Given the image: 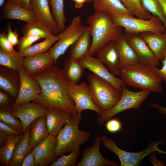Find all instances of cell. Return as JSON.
Wrapping results in <instances>:
<instances>
[{"label":"cell","mask_w":166,"mask_h":166,"mask_svg":"<svg viewBox=\"0 0 166 166\" xmlns=\"http://www.w3.org/2000/svg\"><path fill=\"white\" fill-rule=\"evenodd\" d=\"M31 76L39 83L42 90L35 102L48 109H61L72 115L81 116L77 111L74 101L68 95L69 81L63 69L54 65Z\"/></svg>","instance_id":"6da1fadb"},{"label":"cell","mask_w":166,"mask_h":166,"mask_svg":"<svg viewBox=\"0 0 166 166\" xmlns=\"http://www.w3.org/2000/svg\"><path fill=\"white\" fill-rule=\"evenodd\" d=\"M86 22L90 27L91 45L88 54L93 56L97 51L108 43L116 42L123 34V27L115 23L108 15L94 11L87 17Z\"/></svg>","instance_id":"7a4b0ae2"},{"label":"cell","mask_w":166,"mask_h":166,"mask_svg":"<svg viewBox=\"0 0 166 166\" xmlns=\"http://www.w3.org/2000/svg\"><path fill=\"white\" fill-rule=\"evenodd\" d=\"M120 76L126 86L161 93L163 92V80L155 73L152 67L140 63L121 68Z\"/></svg>","instance_id":"3957f363"},{"label":"cell","mask_w":166,"mask_h":166,"mask_svg":"<svg viewBox=\"0 0 166 166\" xmlns=\"http://www.w3.org/2000/svg\"><path fill=\"white\" fill-rule=\"evenodd\" d=\"M81 119V116L72 115L59 132L55 149L57 156L79 149L89 139L90 132L78 128Z\"/></svg>","instance_id":"277c9868"},{"label":"cell","mask_w":166,"mask_h":166,"mask_svg":"<svg viewBox=\"0 0 166 166\" xmlns=\"http://www.w3.org/2000/svg\"><path fill=\"white\" fill-rule=\"evenodd\" d=\"M87 79L91 99L103 112L111 109L120 100L122 93L109 82L93 73L88 74Z\"/></svg>","instance_id":"5b68a950"},{"label":"cell","mask_w":166,"mask_h":166,"mask_svg":"<svg viewBox=\"0 0 166 166\" xmlns=\"http://www.w3.org/2000/svg\"><path fill=\"white\" fill-rule=\"evenodd\" d=\"M111 18L115 23L124 29V33L138 34L146 32H165L162 22L156 16L152 15L148 20L120 14L114 15Z\"/></svg>","instance_id":"8992f818"},{"label":"cell","mask_w":166,"mask_h":166,"mask_svg":"<svg viewBox=\"0 0 166 166\" xmlns=\"http://www.w3.org/2000/svg\"><path fill=\"white\" fill-rule=\"evenodd\" d=\"M150 93L149 91L144 90L139 92L132 91L127 89L126 86L124 85L119 101L113 107L103 112L97 118V123L101 125L114 116L124 110L131 109H139L142 103Z\"/></svg>","instance_id":"52a82bcc"},{"label":"cell","mask_w":166,"mask_h":166,"mask_svg":"<svg viewBox=\"0 0 166 166\" xmlns=\"http://www.w3.org/2000/svg\"><path fill=\"white\" fill-rule=\"evenodd\" d=\"M100 137L105 147L117 156L120 160L121 166H137L146 156L155 151L160 153L166 154V152L162 151L157 148L159 144L163 143L162 140L151 143L145 149L140 152H134L121 149L117 146L114 140L106 136H100Z\"/></svg>","instance_id":"ba28073f"},{"label":"cell","mask_w":166,"mask_h":166,"mask_svg":"<svg viewBox=\"0 0 166 166\" xmlns=\"http://www.w3.org/2000/svg\"><path fill=\"white\" fill-rule=\"evenodd\" d=\"M86 27L82 24L81 16L78 15L74 17L70 25L63 32L59 33L57 35L59 40L48 51L55 62L83 34Z\"/></svg>","instance_id":"9c48e42d"},{"label":"cell","mask_w":166,"mask_h":166,"mask_svg":"<svg viewBox=\"0 0 166 166\" xmlns=\"http://www.w3.org/2000/svg\"><path fill=\"white\" fill-rule=\"evenodd\" d=\"M20 85L18 95L13 108L31 101H35L42 90L39 83L27 72L23 66L18 71Z\"/></svg>","instance_id":"30bf717a"},{"label":"cell","mask_w":166,"mask_h":166,"mask_svg":"<svg viewBox=\"0 0 166 166\" xmlns=\"http://www.w3.org/2000/svg\"><path fill=\"white\" fill-rule=\"evenodd\" d=\"M67 93L69 97L74 101L79 115H81L82 111L86 109L93 111L99 116L102 114L103 112L93 101L87 83L83 82L77 84L69 82Z\"/></svg>","instance_id":"8fae6325"},{"label":"cell","mask_w":166,"mask_h":166,"mask_svg":"<svg viewBox=\"0 0 166 166\" xmlns=\"http://www.w3.org/2000/svg\"><path fill=\"white\" fill-rule=\"evenodd\" d=\"M85 69H87L100 78L110 83L117 91L122 93L123 80L112 74L97 58L87 55L79 59Z\"/></svg>","instance_id":"7c38bea8"},{"label":"cell","mask_w":166,"mask_h":166,"mask_svg":"<svg viewBox=\"0 0 166 166\" xmlns=\"http://www.w3.org/2000/svg\"><path fill=\"white\" fill-rule=\"evenodd\" d=\"M48 109L35 101L28 102L13 108L10 111L20 120L24 134L28 127L38 117L45 116Z\"/></svg>","instance_id":"4fadbf2b"},{"label":"cell","mask_w":166,"mask_h":166,"mask_svg":"<svg viewBox=\"0 0 166 166\" xmlns=\"http://www.w3.org/2000/svg\"><path fill=\"white\" fill-rule=\"evenodd\" d=\"M125 38L141 63L152 67L159 65L160 60L139 34L124 33Z\"/></svg>","instance_id":"5bb4252c"},{"label":"cell","mask_w":166,"mask_h":166,"mask_svg":"<svg viewBox=\"0 0 166 166\" xmlns=\"http://www.w3.org/2000/svg\"><path fill=\"white\" fill-rule=\"evenodd\" d=\"M57 144L56 137L49 134L32 149L38 166L49 165L57 159L55 153Z\"/></svg>","instance_id":"9a60e30c"},{"label":"cell","mask_w":166,"mask_h":166,"mask_svg":"<svg viewBox=\"0 0 166 166\" xmlns=\"http://www.w3.org/2000/svg\"><path fill=\"white\" fill-rule=\"evenodd\" d=\"M102 142L100 136H97L93 145L85 148L81 160L76 166H118L119 164L111 160L106 159L100 152Z\"/></svg>","instance_id":"2e32d148"},{"label":"cell","mask_w":166,"mask_h":166,"mask_svg":"<svg viewBox=\"0 0 166 166\" xmlns=\"http://www.w3.org/2000/svg\"><path fill=\"white\" fill-rule=\"evenodd\" d=\"M97 58L107 66L110 72L119 76L121 66L116 42L111 41L96 52Z\"/></svg>","instance_id":"e0dca14e"},{"label":"cell","mask_w":166,"mask_h":166,"mask_svg":"<svg viewBox=\"0 0 166 166\" xmlns=\"http://www.w3.org/2000/svg\"><path fill=\"white\" fill-rule=\"evenodd\" d=\"M31 10L39 22L43 24L55 35L59 33L49 6L48 0H31Z\"/></svg>","instance_id":"ac0fdd59"},{"label":"cell","mask_w":166,"mask_h":166,"mask_svg":"<svg viewBox=\"0 0 166 166\" xmlns=\"http://www.w3.org/2000/svg\"><path fill=\"white\" fill-rule=\"evenodd\" d=\"M54 62L48 51L33 56L25 57L23 66L28 73L33 76L49 69Z\"/></svg>","instance_id":"d6986e66"},{"label":"cell","mask_w":166,"mask_h":166,"mask_svg":"<svg viewBox=\"0 0 166 166\" xmlns=\"http://www.w3.org/2000/svg\"><path fill=\"white\" fill-rule=\"evenodd\" d=\"M45 115L49 134L56 137L72 115L61 109H49L47 110Z\"/></svg>","instance_id":"ffe728a7"},{"label":"cell","mask_w":166,"mask_h":166,"mask_svg":"<svg viewBox=\"0 0 166 166\" xmlns=\"http://www.w3.org/2000/svg\"><path fill=\"white\" fill-rule=\"evenodd\" d=\"M2 6L5 19H17L26 23L39 21L31 10L22 7L12 0H7Z\"/></svg>","instance_id":"44dd1931"},{"label":"cell","mask_w":166,"mask_h":166,"mask_svg":"<svg viewBox=\"0 0 166 166\" xmlns=\"http://www.w3.org/2000/svg\"><path fill=\"white\" fill-rule=\"evenodd\" d=\"M156 57L161 61L166 54V33L146 32L139 34Z\"/></svg>","instance_id":"7402d4cb"},{"label":"cell","mask_w":166,"mask_h":166,"mask_svg":"<svg viewBox=\"0 0 166 166\" xmlns=\"http://www.w3.org/2000/svg\"><path fill=\"white\" fill-rule=\"evenodd\" d=\"M95 11L111 17L117 14L134 17V14L128 10L119 0H92Z\"/></svg>","instance_id":"603a6c76"},{"label":"cell","mask_w":166,"mask_h":166,"mask_svg":"<svg viewBox=\"0 0 166 166\" xmlns=\"http://www.w3.org/2000/svg\"><path fill=\"white\" fill-rule=\"evenodd\" d=\"M90 27H86L83 34L71 45L69 58L79 59L88 54L92 44Z\"/></svg>","instance_id":"cb8c5ba5"},{"label":"cell","mask_w":166,"mask_h":166,"mask_svg":"<svg viewBox=\"0 0 166 166\" xmlns=\"http://www.w3.org/2000/svg\"><path fill=\"white\" fill-rule=\"evenodd\" d=\"M45 115L40 117L31 124L28 153L49 135Z\"/></svg>","instance_id":"d4e9b609"},{"label":"cell","mask_w":166,"mask_h":166,"mask_svg":"<svg viewBox=\"0 0 166 166\" xmlns=\"http://www.w3.org/2000/svg\"><path fill=\"white\" fill-rule=\"evenodd\" d=\"M116 43L121 67L141 63L134 50L127 41L124 34L121 35Z\"/></svg>","instance_id":"484cf974"},{"label":"cell","mask_w":166,"mask_h":166,"mask_svg":"<svg viewBox=\"0 0 166 166\" xmlns=\"http://www.w3.org/2000/svg\"><path fill=\"white\" fill-rule=\"evenodd\" d=\"M31 126V124L27 128L21 140L16 145L10 160V166H21L23 159L28 153Z\"/></svg>","instance_id":"4316f807"},{"label":"cell","mask_w":166,"mask_h":166,"mask_svg":"<svg viewBox=\"0 0 166 166\" xmlns=\"http://www.w3.org/2000/svg\"><path fill=\"white\" fill-rule=\"evenodd\" d=\"M25 57L19 51L9 52L0 48V64L8 67L14 71L18 72L23 66Z\"/></svg>","instance_id":"83f0119b"},{"label":"cell","mask_w":166,"mask_h":166,"mask_svg":"<svg viewBox=\"0 0 166 166\" xmlns=\"http://www.w3.org/2000/svg\"><path fill=\"white\" fill-rule=\"evenodd\" d=\"M85 69L79 59L69 58L65 61L63 70L69 82L76 84L80 79Z\"/></svg>","instance_id":"f1b7e54d"},{"label":"cell","mask_w":166,"mask_h":166,"mask_svg":"<svg viewBox=\"0 0 166 166\" xmlns=\"http://www.w3.org/2000/svg\"><path fill=\"white\" fill-rule=\"evenodd\" d=\"M59 39L58 35H54L50 38L45 39L44 40L40 42L19 52L20 54L24 57L33 56L47 52Z\"/></svg>","instance_id":"f546056e"},{"label":"cell","mask_w":166,"mask_h":166,"mask_svg":"<svg viewBox=\"0 0 166 166\" xmlns=\"http://www.w3.org/2000/svg\"><path fill=\"white\" fill-rule=\"evenodd\" d=\"M21 31L23 35L37 36L45 39L55 35L48 27L39 21L27 22L23 26Z\"/></svg>","instance_id":"4dcf8cb0"},{"label":"cell","mask_w":166,"mask_h":166,"mask_svg":"<svg viewBox=\"0 0 166 166\" xmlns=\"http://www.w3.org/2000/svg\"><path fill=\"white\" fill-rule=\"evenodd\" d=\"M23 133L18 135H8L7 141L6 144L0 150V161L5 166H9L15 146L22 138Z\"/></svg>","instance_id":"1f68e13d"},{"label":"cell","mask_w":166,"mask_h":166,"mask_svg":"<svg viewBox=\"0 0 166 166\" xmlns=\"http://www.w3.org/2000/svg\"><path fill=\"white\" fill-rule=\"evenodd\" d=\"M52 14L58 28L59 33L63 32L65 27L66 18L64 11V0H50Z\"/></svg>","instance_id":"d6a6232c"},{"label":"cell","mask_w":166,"mask_h":166,"mask_svg":"<svg viewBox=\"0 0 166 166\" xmlns=\"http://www.w3.org/2000/svg\"><path fill=\"white\" fill-rule=\"evenodd\" d=\"M129 10L139 18L148 20L152 15L143 6L140 0H119Z\"/></svg>","instance_id":"836d02e7"},{"label":"cell","mask_w":166,"mask_h":166,"mask_svg":"<svg viewBox=\"0 0 166 166\" xmlns=\"http://www.w3.org/2000/svg\"><path fill=\"white\" fill-rule=\"evenodd\" d=\"M141 4L146 10L152 15L158 17L162 22L166 33V17L163 10L157 0H140Z\"/></svg>","instance_id":"e575fe53"},{"label":"cell","mask_w":166,"mask_h":166,"mask_svg":"<svg viewBox=\"0 0 166 166\" xmlns=\"http://www.w3.org/2000/svg\"><path fill=\"white\" fill-rule=\"evenodd\" d=\"M79 149L71 152L67 155L64 154L50 164V166H76L77 159L80 155Z\"/></svg>","instance_id":"d590c367"},{"label":"cell","mask_w":166,"mask_h":166,"mask_svg":"<svg viewBox=\"0 0 166 166\" xmlns=\"http://www.w3.org/2000/svg\"><path fill=\"white\" fill-rule=\"evenodd\" d=\"M0 87L12 97H17L18 92L14 82L10 76L1 71L0 74Z\"/></svg>","instance_id":"8d00e7d4"},{"label":"cell","mask_w":166,"mask_h":166,"mask_svg":"<svg viewBox=\"0 0 166 166\" xmlns=\"http://www.w3.org/2000/svg\"><path fill=\"white\" fill-rule=\"evenodd\" d=\"M18 118L10 111L0 110V121L8 124L23 133L21 122Z\"/></svg>","instance_id":"74e56055"},{"label":"cell","mask_w":166,"mask_h":166,"mask_svg":"<svg viewBox=\"0 0 166 166\" xmlns=\"http://www.w3.org/2000/svg\"><path fill=\"white\" fill-rule=\"evenodd\" d=\"M40 39V37L37 36L24 35L19 39L17 45L19 51L23 50L30 47L34 42Z\"/></svg>","instance_id":"f35d334b"},{"label":"cell","mask_w":166,"mask_h":166,"mask_svg":"<svg viewBox=\"0 0 166 166\" xmlns=\"http://www.w3.org/2000/svg\"><path fill=\"white\" fill-rule=\"evenodd\" d=\"M0 48L4 50L9 52H14V45L7 38V34L5 32L0 34Z\"/></svg>","instance_id":"ab89813d"},{"label":"cell","mask_w":166,"mask_h":166,"mask_svg":"<svg viewBox=\"0 0 166 166\" xmlns=\"http://www.w3.org/2000/svg\"><path fill=\"white\" fill-rule=\"evenodd\" d=\"M105 126L107 130L111 133L116 132L119 131L122 128L121 122L116 119H110L107 121Z\"/></svg>","instance_id":"60d3db41"},{"label":"cell","mask_w":166,"mask_h":166,"mask_svg":"<svg viewBox=\"0 0 166 166\" xmlns=\"http://www.w3.org/2000/svg\"><path fill=\"white\" fill-rule=\"evenodd\" d=\"M11 27V24H9L7 29V36L8 40L14 46L17 45L19 42L18 34L16 30L13 31Z\"/></svg>","instance_id":"b9f144b4"},{"label":"cell","mask_w":166,"mask_h":166,"mask_svg":"<svg viewBox=\"0 0 166 166\" xmlns=\"http://www.w3.org/2000/svg\"><path fill=\"white\" fill-rule=\"evenodd\" d=\"M0 131L4 132L8 135H18L22 133L10 125L1 121H0Z\"/></svg>","instance_id":"7bdbcfd3"},{"label":"cell","mask_w":166,"mask_h":166,"mask_svg":"<svg viewBox=\"0 0 166 166\" xmlns=\"http://www.w3.org/2000/svg\"><path fill=\"white\" fill-rule=\"evenodd\" d=\"M21 166H38L36 159L31 150L24 158L22 162Z\"/></svg>","instance_id":"ee69618b"},{"label":"cell","mask_w":166,"mask_h":166,"mask_svg":"<svg viewBox=\"0 0 166 166\" xmlns=\"http://www.w3.org/2000/svg\"><path fill=\"white\" fill-rule=\"evenodd\" d=\"M162 62L163 66L161 69H158L156 67H152V68L154 72L166 82V54Z\"/></svg>","instance_id":"f6af8a7d"},{"label":"cell","mask_w":166,"mask_h":166,"mask_svg":"<svg viewBox=\"0 0 166 166\" xmlns=\"http://www.w3.org/2000/svg\"><path fill=\"white\" fill-rule=\"evenodd\" d=\"M18 5L26 9L31 10V0H12Z\"/></svg>","instance_id":"bcb514c9"},{"label":"cell","mask_w":166,"mask_h":166,"mask_svg":"<svg viewBox=\"0 0 166 166\" xmlns=\"http://www.w3.org/2000/svg\"><path fill=\"white\" fill-rule=\"evenodd\" d=\"M150 156V161L154 166H165L163 161L158 160L156 157L154 153H151Z\"/></svg>","instance_id":"7dc6e473"},{"label":"cell","mask_w":166,"mask_h":166,"mask_svg":"<svg viewBox=\"0 0 166 166\" xmlns=\"http://www.w3.org/2000/svg\"><path fill=\"white\" fill-rule=\"evenodd\" d=\"M150 105L157 109L160 113L164 114L166 116V107L161 106L159 103H152Z\"/></svg>","instance_id":"c3c4849f"},{"label":"cell","mask_w":166,"mask_h":166,"mask_svg":"<svg viewBox=\"0 0 166 166\" xmlns=\"http://www.w3.org/2000/svg\"><path fill=\"white\" fill-rule=\"evenodd\" d=\"M8 135L4 132L0 131V147H3L6 144Z\"/></svg>","instance_id":"681fc988"},{"label":"cell","mask_w":166,"mask_h":166,"mask_svg":"<svg viewBox=\"0 0 166 166\" xmlns=\"http://www.w3.org/2000/svg\"><path fill=\"white\" fill-rule=\"evenodd\" d=\"M9 102L8 96L3 92L0 91V104L4 105L7 104Z\"/></svg>","instance_id":"f907efd6"},{"label":"cell","mask_w":166,"mask_h":166,"mask_svg":"<svg viewBox=\"0 0 166 166\" xmlns=\"http://www.w3.org/2000/svg\"><path fill=\"white\" fill-rule=\"evenodd\" d=\"M161 5L166 17V0H157Z\"/></svg>","instance_id":"816d5d0a"},{"label":"cell","mask_w":166,"mask_h":166,"mask_svg":"<svg viewBox=\"0 0 166 166\" xmlns=\"http://www.w3.org/2000/svg\"><path fill=\"white\" fill-rule=\"evenodd\" d=\"M5 0H0V6H2L5 3Z\"/></svg>","instance_id":"f5cc1de1"},{"label":"cell","mask_w":166,"mask_h":166,"mask_svg":"<svg viewBox=\"0 0 166 166\" xmlns=\"http://www.w3.org/2000/svg\"><path fill=\"white\" fill-rule=\"evenodd\" d=\"M72 0L73 1H73H74V0Z\"/></svg>","instance_id":"db71d44e"},{"label":"cell","mask_w":166,"mask_h":166,"mask_svg":"<svg viewBox=\"0 0 166 166\" xmlns=\"http://www.w3.org/2000/svg\"><path fill=\"white\" fill-rule=\"evenodd\" d=\"M92 0H91L92 1Z\"/></svg>","instance_id":"11a10c76"}]
</instances>
